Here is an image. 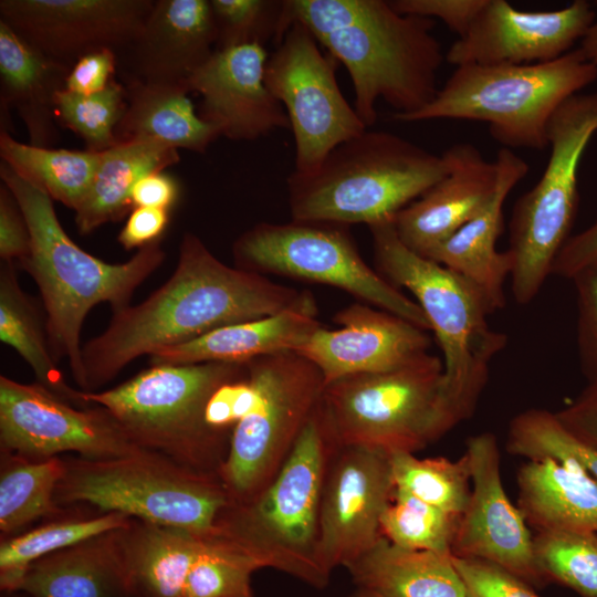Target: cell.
I'll use <instances>...</instances> for the list:
<instances>
[{
    "label": "cell",
    "mask_w": 597,
    "mask_h": 597,
    "mask_svg": "<svg viewBox=\"0 0 597 597\" xmlns=\"http://www.w3.org/2000/svg\"><path fill=\"white\" fill-rule=\"evenodd\" d=\"M315 305L306 291L224 264L199 237L186 232L167 282L142 303L113 312L107 328L83 345L85 391L107 384L143 355L222 326Z\"/></svg>",
    "instance_id": "obj_1"
},
{
    "label": "cell",
    "mask_w": 597,
    "mask_h": 597,
    "mask_svg": "<svg viewBox=\"0 0 597 597\" xmlns=\"http://www.w3.org/2000/svg\"><path fill=\"white\" fill-rule=\"evenodd\" d=\"M0 177L17 199L30 231V254L20 265L39 287L51 354L56 363L67 359L75 383L85 391L81 345L85 317L100 303H108L113 312L129 306L135 290L163 264L165 252L157 241L124 263L100 260L71 240L51 197L4 163Z\"/></svg>",
    "instance_id": "obj_2"
},
{
    "label": "cell",
    "mask_w": 597,
    "mask_h": 597,
    "mask_svg": "<svg viewBox=\"0 0 597 597\" xmlns=\"http://www.w3.org/2000/svg\"><path fill=\"white\" fill-rule=\"evenodd\" d=\"M447 174L442 155L367 128L336 146L315 170L289 175L291 217L345 226L391 222Z\"/></svg>",
    "instance_id": "obj_3"
},
{
    "label": "cell",
    "mask_w": 597,
    "mask_h": 597,
    "mask_svg": "<svg viewBox=\"0 0 597 597\" xmlns=\"http://www.w3.org/2000/svg\"><path fill=\"white\" fill-rule=\"evenodd\" d=\"M596 80L597 65L578 48L549 62L465 64L457 66L423 108L392 118L483 122L505 148L543 150L555 111Z\"/></svg>",
    "instance_id": "obj_4"
},
{
    "label": "cell",
    "mask_w": 597,
    "mask_h": 597,
    "mask_svg": "<svg viewBox=\"0 0 597 597\" xmlns=\"http://www.w3.org/2000/svg\"><path fill=\"white\" fill-rule=\"evenodd\" d=\"M321 404V402H320ZM320 406L274 479L255 498L230 503L214 535L258 563L316 588L329 576L317 562L320 507L332 450Z\"/></svg>",
    "instance_id": "obj_5"
},
{
    "label": "cell",
    "mask_w": 597,
    "mask_h": 597,
    "mask_svg": "<svg viewBox=\"0 0 597 597\" xmlns=\"http://www.w3.org/2000/svg\"><path fill=\"white\" fill-rule=\"evenodd\" d=\"M247 374V363L151 365L112 389L82 390L81 398L106 409L140 448L219 475L227 432L208 426L206 406L220 386Z\"/></svg>",
    "instance_id": "obj_6"
},
{
    "label": "cell",
    "mask_w": 597,
    "mask_h": 597,
    "mask_svg": "<svg viewBox=\"0 0 597 597\" xmlns=\"http://www.w3.org/2000/svg\"><path fill=\"white\" fill-rule=\"evenodd\" d=\"M322 419L334 446L415 453L469 416L451 394L438 356L402 368L362 374L325 385Z\"/></svg>",
    "instance_id": "obj_7"
},
{
    "label": "cell",
    "mask_w": 597,
    "mask_h": 597,
    "mask_svg": "<svg viewBox=\"0 0 597 597\" xmlns=\"http://www.w3.org/2000/svg\"><path fill=\"white\" fill-rule=\"evenodd\" d=\"M368 228L378 272L415 296L441 348L448 387L471 417L486 386L491 362L506 345V336L489 326L493 312L488 300L464 276L407 248L392 222Z\"/></svg>",
    "instance_id": "obj_8"
},
{
    "label": "cell",
    "mask_w": 597,
    "mask_h": 597,
    "mask_svg": "<svg viewBox=\"0 0 597 597\" xmlns=\"http://www.w3.org/2000/svg\"><path fill=\"white\" fill-rule=\"evenodd\" d=\"M65 464L54 495L56 505L86 503L102 513L211 536L220 514L232 503L219 475L149 450Z\"/></svg>",
    "instance_id": "obj_9"
},
{
    "label": "cell",
    "mask_w": 597,
    "mask_h": 597,
    "mask_svg": "<svg viewBox=\"0 0 597 597\" xmlns=\"http://www.w3.org/2000/svg\"><path fill=\"white\" fill-rule=\"evenodd\" d=\"M433 27L432 19L402 14L390 1L365 0L352 25L318 40L347 70L354 108L367 128L377 121L380 98L395 109L392 115L415 113L434 98L446 55Z\"/></svg>",
    "instance_id": "obj_10"
},
{
    "label": "cell",
    "mask_w": 597,
    "mask_h": 597,
    "mask_svg": "<svg viewBox=\"0 0 597 597\" xmlns=\"http://www.w3.org/2000/svg\"><path fill=\"white\" fill-rule=\"evenodd\" d=\"M596 132L597 92L570 96L549 121L547 165L535 186L515 202L509 224L511 287L521 305L538 294L570 237L579 202L578 169Z\"/></svg>",
    "instance_id": "obj_11"
},
{
    "label": "cell",
    "mask_w": 597,
    "mask_h": 597,
    "mask_svg": "<svg viewBox=\"0 0 597 597\" xmlns=\"http://www.w3.org/2000/svg\"><path fill=\"white\" fill-rule=\"evenodd\" d=\"M254 401L233 427L219 478L232 503L255 498L274 479L317 410L325 381L320 369L293 350L247 363Z\"/></svg>",
    "instance_id": "obj_12"
},
{
    "label": "cell",
    "mask_w": 597,
    "mask_h": 597,
    "mask_svg": "<svg viewBox=\"0 0 597 597\" xmlns=\"http://www.w3.org/2000/svg\"><path fill=\"white\" fill-rule=\"evenodd\" d=\"M232 254L237 268L331 285L430 329L419 304L365 262L348 226L298 220L260 222L234 241Z\"/></svg>",
    "instance_id": "obj_13"
},
{
    "label": "cell",
    "mask_w": 597,
    "mask_h": 597,
    "mask_svg": "<svg viewBox=\"0 0 597 597\" xmlns=\"http://www.w3.org/2000/svg\"><path fill=\"white\" fill-rule=\"evenodd\" d=\"M294 22L265 64V84L289 117L298 174L315 170L339 144L367 129L336 80L335 59Z\"/></svg>",
    "instance_id": "obj_14"
},
{
    "label": "cell",
    "mask_w": 597,
    "mask_h": 597,
    "mask_svg": "<svg viewBox=\"0 0 597 597\" xmlns=\"http://www.w3.org/2000/svg\"><path fill=\"white\" fill-rule=\"evenodd\" d=\"M0 446L2 452L31 460L76 452L91 460L145 450L104 408L74 407L39 383L0 376Z\"/></svg>",
    "instance_id": "obj_15"
},
{
    "label": "cell",
    "mask_w": 597,
    "mask_h": 597,
    "mask_svg": "<svg viewBox=\"0 0 597 597\" xmlns=\"http://www.w3.org/2000/svg\"><path fill=\"white\" fill-rule=\"evenodd\" d=\"M394 493L389 452L333 444L320 507L317 562L325 574L347 567L383 537L380 521Z\"/></svg>",
    "instance_id": "obj_16"
},
{
    "label": "cell",
    "mask_w": 597,
    "mask_h": 597,
    "mask_svg": "<svg viewBox=\"0 0 597 597\" xmlns=\"http://www.w3.org/2000/svg\"><path fill=\"white\" fill-rule=\"evenodd\" d=\"M153 0H1L0 21L54 61L71 69L101 49L128 50Z\"/></svg>",
    "instance_id": "obj_17"
},
{
    "label": "cell",
    "mask_w": 597,
    "mask_h": 597,
    "mask_svg": "<svg viewBox=\"0 0 597 597\" xmlns=\"http://www.w3.org/2000/svg\"><path fill=\"white\" fill-rule=\"evenodd\" d=\"M472 489L460 516L451 555L494 563L531 586L547 583L534 554L533 536L502 483L496 436L481 432L465 442Z\"/></svg>",
    "instance_id": "obj_18"
},
{
    "label": "cell",
    "mask_w": 597,
    "mask_h": 597,
    "mask_svg": "<svg viewBox=\"0 0 597 597\" xmlns=\"http://www.w3.org/2000/svg\"><path fill=\"white\" fill-rule=\"evenodd\" d=\"M597 20L586 0L548 11H523L506 0H488L468 32L446 53L455 65L530 64L570 52Z\"/></svg>",
    "instance_id": "obj_19"
},
{
    "label": "cell",
    "mask_w": 597,
    "mask_h": 597,
    "mask_svg": "<svg viewBox=\"0 0 597 597\" xmlns=\"http://www.w3.org/2000/svg\"><path fill=\"white\" fill-rule=\"evenodd\" d=\"M334 322L341 327L321 326L296 350L320 369L325 385L402 368L427 355L431 344L425 329L369 304L353 303Z\"/></svg>",
    "instance_id": "obj_20"
},
{
    "label": "cell",
    "mask_w": 597,
    "mask_h": 597,
    "mask_svg": "<svg viewBox=\"0 0 597 597\" xmlns=\"http://www.w3.org/2000/svg\"><path fill=\"white\" fill-rule=\"evenodd\" d=\"M266 61L260 44L216 50L187 81L188 91L202 97L199 116L220 136L251 142L290 128L284 107L265 84Z\"/></svg>",
    "instance_id": "obj_21"
},
{
    "label": "cell",
    "mask_w": 597,
    "mask_h": 597,
    "mask_svg": "<svg viewBox=\"0 0 597 597\" xmlns=\"http://www.w3.org/2000/svg\"><path fill=\"white\" fill-rule=\"evenodd\" d=\"M442 156L448 174L397 213L392 223L401 242L427 256L491 199L498 166L470 143H457Z\"/></svg>",
    "instance_id": "obj_22"
},
{
    "label": "cell",
    "mask_w": 597,
    "mask_h": 597,
    "mask_svg": "<svg viewBox=\"0 0 597 597\" xmlns=\"http://www.w3.org/2000/svg\"><path fill=\"white\" fill-rule=\"evenodd\" d=\"M128 51L137 82L186 86L216 51L210 1H155Z\"/></svg>",
    "instance_id": "obj_23"
},
{
    "label": "cell",
    "mask_w": 597,
    "mask_h": 597,
    "mask_svg": "<svg viewBox=\"0 0 597 597\" xmlns=\"http://www.w3.org/2000/svg\"><path fill=\"white\" fill-rule=\"evenodd\" d=\"M495 163L496 187L489 202L426 256L474 283L493 313L506 304L504 284L514 265L509 250L496 249L503 229V206L511 190L528 172L527 163L510 148L502 147Z\"/></svg>",
    "instance_id": "obj_24"
},
{
    "label": "cell",
    "mask_w": 597,
    "mask_h": 597,
    "mask_svg": "<svg viewBox=\"0 0 597 597\" xmlns=\"http://www.w3.org/2000/svg\"><path fill=\"white\" fill-rule=\"evenodd\" d=\"M316 316L315 305L222 326L184 344L159 349L149 356V362L151 365L248 363L279 352H296L322 326Z\"/></svg>",
    "instance_id": "obj_25"
},
{
    "label": "cell",
    "mask_w": 597,
    "mask_h": 597,
    "mask_svg": "<svg viewBox=\"0 0 597 597\" xmlns=\"http://www.w3.org/2000/svg\"><path fill=\"white\" fill-rule=\"evenodd\" d=\"M70 70L0 21L1 113L17 109L33 146L50 147L59 139L54 103Z\"/></svg>",
    "instance_id": "obj_26"
},
{
    "label": "cell",
    "mask_w": 597,
    "mask_h": 597,
    "mask_svg": "<svg viewBox=\"0 0 597 597\" xmlns=\"http://www.w3.org/2000/svg\"><path fill=\"white\" fill-rule=\"evenodd\" d=\"M517 507L543 531L597 533V479L574 461L528 460L517 471Z\"/></svg>",
    "instance_id": "obj_27"
},
{
    "label": "cell",
    "mask_w": 597,
    "mask_h": 597,
    "mask_svg": "<svg viewBox=\"0 0 597 597\" xmlns=\"http://www.w3.org/2000/svg\"><path fill=\"white\" fill-rule=\"evenodd\" d=\"M121 530L39 559L24 572L14 591L29 597H133L121 559Z\"/></svg>",
    "instance_id": "obj_28"
},
{
    "label": "cell",
    "mask_w": 597,
    "mask_h": 597,
    "mask_svg": "<svg viewBox=\"0 0 597 597\" xmlns=\"http://www.w3.org/2000/svg\"><path fill=\"white\" fill-rule=\"evenodd\" d=\"M209 536L132 520L119 532L125 579L133 597H182L187 576Z\"/></svg>",
    "instance_id": "obj_29"
},
{
    "label": "cell",
    "mask_w": 597,
    "mask_h": 597,
    "mask_svg": "<svg viewBox=\"0 0 597 597\" xmlns=\"http://www.w3.org/2000/svg\"><path fill=\"white\" fill-rule=\"evenodd\" d=\"M346 568L357 588L381 597H467L451 555L402 548L384 536Z\"/></svg>",
    "instance_id": "obj_30"
},
{
    "label": "cell",
    "mask_w": 597,
    "mask_h": 597,
    "mask_svg": "<svg viewBox=\"0 0 597 597\" xmlns=\"http://www.w3.org/2000/svg\"><path fill=\"white\" fill-rule=\"evenodd\" d=\"M188 93L184 85L135 82L127 90L126 107L115 129L117 143L157 140L205 153L220 133L196 113Z\"/></svg>",
    "instance_id": "obj_31"
},
{
    "label": "cell",
    "mask_w": 597,
    "mask_h": 597,
    "mask_svg": "<svg viewBox=\"0 0 597 597\" xmlns=\"http://www.w3.org/2000/svg\"><path fill=\"white\" fill-rule=\"evenodd\" d=\"M178 149L157 140L118 143L102 151L92 185L75 210L81 234L117 221L132 209V192L146 175L165 170L179 161Z\"/></svg>",
    "instance_id": "obj_32"
},
{
    "label": "cell",
    "mask_w": 597,
    "mask_h": 597,
    "mask_svg": "<svg viewBox=\"0 0 597 597\" xmlns=\"http://www.w3.org/2000/svg\"><path fill=\"white\" fill-rule=\"evenodd\" d=\"M0 339L28 363L40 385L76 407L88 406L57 367L45 324L19 284L14 262L2 261L0 266Z\"/></svg>",
    "instance_id": "obj_33"
},
{
    "label": "cell",
    "mask_w": 597,
    "mask_h": 597,
    "mask_svg": "<svg viewBox=\"0 0 597 597\" xmlns=\"http://www.w3.org/2000/svg\"><path fill=\"white\" fill-rule=\"evenodd\" d=\"M0 155L19 177L75 211L92 185L102 153L38 147L0 130Z\"/></svg>",
    "instance_id": "obj_34"
},
{
    "label": "cell",
    "mask_w": 597,
    "mask_h": 597,
    "mask_svg": "<svg viewBox=\"0 0 597 597\" xmlns=\"http://www.w3.org/2000/svg\"><path fill=\"white\" fill-rule=\"evenodd\" d=\"M1 453L0 532L9 536L56 511L54 495L66 464L57 457L31 460Z\"/></svg>",
    "instance_id": "obj_35"
},
{
    "label": "cell",
    "mask_w": 597,
    "mask_h": 597,
    "mask_svg": "<svg viewBox=\"0 0 597 597\" xmlns=\"http://www.w3.org/2000/svg\"><path fill=\"white\" fill-rule=\"evenodd\" d=\"M133 519L122 513H102L90 519L57 521L2 540L0 587L14 591L24 572L39 559L94 536L126 527Z\"/></svg>",
    "instance_id": "obj_36"
},
{
    "label": "cell",
    "mask_w": 597,
    "mask_h": 597,
    "mask_svg": "<svg viewBox=\"0 0 597 597\" xmlns=\"http://www.w3.org/2000/svg\"><path fill=\"white\" fill-rule=\"evenodd\" d=\"M395 488L446 512L462 515L472 489L469 459L417 458L410 452L390 453Z\"/></svg>",
    "instance_id": "obj_37"
},
{
    "label": "cell",
    "mask_w": 597,
    "mask_h": 597,
    "mask_svg": "<svg viewBox=\"0 0 597 597\" xmlns=\"http://www.w3.org/2000/svg\"><path fill=\"white\" fill-rule=\"evenodd\" d=\"M460 516L395 488L381 516V534L402 548L451 555Z\"/></svg>",
    "instance_id": "obj_38"
},
{
    "label": "cell",
    "mask_w": 597,
    "mask_h": 597,
    "mask_svg": "<svg viewBox=\"0 0 597 597\" xmlns=\"http://www.w3.org/2000/svg\"><path fill=\"white\" fill-rule=\"evenodd\" d=\"M533 543L546 582L562 584L580 597H597V533L543 531Z\"/></svg>",
    "instance_id": "obj_39"
},
{
    "label": "cell",
    "mask_w": 597,
    "mask_h": 597,
    "mask_svg": "<svg viewBox=\"0 0 597 597\" xmlns=\"http://www.w3.org/2000/svg\"><path fill=\"white\" fill-rule=\"evenodd\" d=\"M506 449L528 460L574 461L597 479V451L572 436L555 412L545 409H527L511 420Z\"/></svg>",
    "instance_id": "obj_40"
},
{
    "label": "cell",
    "mask_w": 597,
    "mask_h": 597,
    "mask_svg": "<svg viewBox=\"0 0 597 597\" xmlns=\"http://www.w3.org/2000/svg\"><path fill=\"white\" fill-rule=\"evenodd\" d=\"M126 97L127 90L114 80L104 91L91 95L63 90L55 96V117L85 142L87 150L102 153L118 144L115 129Z\"/></svg>",
    "instance_id": "obj_41"
},
{
    "label": "cell",
    "mask_w": 597,
    "mask_h": 597,
    "mask_svg": "<svg viewBox=\"0 0 597 597\" xmlns=\"http://www.w3.org/2000/svg\"><path fill=\"white\" fill-rule=\"evenodd\" d=\"M216 30V50L276 45L290 29L285 21L284 0H211Z\"/></svg>",
    "instance_id": "obj_42"
},
{
    "label": "cell",
    "mask_w": 597,
    "mask_h": 597,
    "mask_svg": "<svg viewBox=\"0 0 597 597\" xmlns=\"http://www.w3.org/2000/svg\"><path fill=\"white\" fill-rule=\"evenodd\" d=\"M260 566L217 535L207 538L193 563L182 597H243L252 594L250 578Z\"/></svg>",
    "instance_id": "obj_43"
},
{
    "label": "cell",
    "mask_w": 597,
    "mask_h": 597,
    "mask_svg": "<svg viewBox=\"0 0 597 597\" xmlns=\"http://www.w3.org/2000/svg\"><path fill=\"white\" fill-rule=\"evenodd\" d=\"M451 559L467 597H540L530 584L494 563L452 555Z\"/></svg>",
    "instance_id": "obj_44"
},
{
    "label": "cell",
    "mask_w": 597,
    "mask_h": 597,
    "mask_svg": "<svg viewBox=\"0 0 597 597\" xmlns=\"http://www.w3.org/2000/svg\"><path fill=\"white\" fill-rule=\"evenodd\" d=\"M577 297V348L587 380L597 379V258L572 279Z\"/></svg>",
    "instance_id": "obj_45"
},
{
    "label": "cell",
    "mask_w": 597,
    "mask_h": 597,
    "mask_svg": "<svg viewBox=\"0 0 597 597\" xmlns=\"http://www.w3.org/2000/svg\"><path fill=\"white\" fill-rule=\"evenodd\" d=\"M488 0H391L402 14L441 20L458 38L464 35Z\"/></svg>",
    "instance_id": "obj_46"
},
{
    "label": "cell",
    "mask_w": 597,
    "mask_h": 597,
    "mask_svg": "<svg viewBox=\"0 0 597 597\" xmlns=\"http://www.w3.org/2000/svg\"><path fill=\"white\" fill-rule=\"evenodd\" d=\"M254 388L248 374L220 386L210 397L205 419L214 430L228 432L248 413L254 401Z\"/></svg>",
    "instance_id": "obj_47"
},
{
    "label": "cell",
    "mask_w": 597,
    "mask_h": 597,
    "mask_svg": "<svg viewBox=\"0 0 597 597\" xmlns=\"http://www.w3.org/2000/svg\"><path fill=\"white\" fill-rule=\"evenodd\" d=\"M31 235L21 208L1 181L0 185V256L2 261L22 263L30 254Z\"/></svg>",
    "instance_id": "obj_48"
},
{
    "label": "cell",
    "mask_w": 597,
    "mask_h": 597,
    "mask_svg": "<svg viewBox=\"0 0 597 597\" xmlns=\"http://www.w3.org/2000/svg\"><path fill=\"white\" fill-rule=\"evenodd\" d=\"M116 52L101 49L85 54L71 67L65 90L75 94L91 95L104 91L113 81Z\"/></svg>",
    "instance_id": "obj_49"
},
{
    "label": "cell",
    "mask_w": 597,
    "mask_h": 597,
    "mask_svg": "<svg viewBox=\"0 0 597 597\" xmlns=\"http://www.w3.org/2000/svg\"><path fill=\"white\" fill-rule=\"evenodd\" d=\"M555 416L572 436L597 451V379L589 380Z\"/></svg>",
    "instance_id": "obj_50"
},
{
    "label": "cell",
    "mask_w": 597,
    "mask_h": 597,
    "mask_svg": "<svg viewBox=\"0 0 597 597\" xmlns=\"http://www.w3.org/2000/svg\"><path fill=\"white\" fill-rule=\"evenodd\" d=\"M169 211L157 208H134L118 233V242L126 250L142 249L158 241L167 228Z\"/></svg>",
    "instance_id": "obj_51"
},
{
    "label": "cell",
    "mask_w": 597,
    "mask_h": 597,
    "mask_svg": "<svg viewBox=\"0 0 597 597\" xmlns=\"http://www.w3.org/2000/svg\"><path fill=\"white\" fill-rule=\"evenodd\" d=\"M597 258V219L583 231L570 235L557 253L552 274L570 280Z\"/></svg>",
    "instance_id": "obj_52"
},
{
    "label": "cell",
    "mask_w": 597,
    "mask_h": 597,
    "mask_svg": "<svg viewBox=\"0 0 597 597\" xmlns=\"http://www.w3.org/2000/svg\"><path fill=\"white\" fill-rule=\"evenodd\" d=\"M180 196L178 180L165 170L154 171L143 177L132 192V207H147L168 210Z\"/></svg>",
    "instance_id": "obj_53"
},
{
    "label": "cell",
    "mask_w": 597,
    "mask_h": 597,
    "mask_svg": "<svg viewBox=\"0 0 597 597\" xmlns=\"http://www.w3.org/2000/svg\"><path fill=\"white\" fill-rule=\"evenodd\" d=\"M578 49L586 56V59H588L589 61L596 64V61H597V20L590 27V29L588 30L584 39L580 41V45Z\"/></svg>",
    "instance_id": "obj_54"
},
{
    "label": "cell",
    "mask_w": 597,
    "mask_h": 597,
    "mask_svg": "<svg viewBox=\"0 0 597 597\" xmlns=\"http://www.w3.org/2000/svg\"><path fill=\"white\" fill-rule=\"evenodd\" d=\"M350 597H381V596H379V595L376 594V593L366 590V589L357 588V589L350 595Z\"/></svg>",
    "instance_id": "obj_55"
},
{
    "label": "cell",
    "mask_w": 597,
    "mask_h": 597,
    "mask_svg": "<svg viewBox=\"0 0 597 597\" xmlns=\"http://www.w3.org/2000/svg\"><path fill=\"white\" fill-rule=\"evenodd\" d=\"M6 594V597H14L12 591H3Z\"/></svg>",
    "instance_id": "obj_56"
},
{
    "label": "cell",
    "mask_w": 597,
    "mask_h": 597,
    "mask_svg": "<svg viewBox=\"0 0 597 597\" xmlns=\"http://www.w3.org/2000/svg\"><path fill=\"white\" fill-rule=\"evenodd\" d=\"M243 597H254L253 594H250V595H247V596H243Z\"/></svg>",
    "instance_id": "obj_57"
},
{
    "label": "cell",
    "mask_w": 597,
    "mask_h": 597,
    "mask_svg": "<svg viewBox=\"0 0 597 597\" xmlns=\"http://www.w3.org/2000/svg\"><path fill=\"white\" fill-rule=\"evenodd\" d=\"M596 64H597V61H596Z\"/></svg>",
    "instance_id": "obj_58"
}]
</instances>
